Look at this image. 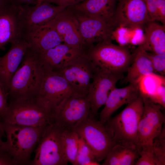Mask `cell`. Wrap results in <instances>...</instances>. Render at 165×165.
I'll list each match as a JSON object with an SVG mask.
<instances>
[{"label": "cell", "mask_w": 165, "mask_h": 165, "mask_svg": "<svg viewBox=\"0 0 165 165\" xmlns=\"http://www.w3.org/2000/svg\"><path fill=\"white\" fill-rule=\"evenodd\" d=\"M11 5L9 0H0V12Z\"/></svg>", "instance_id": "cell-40"}, {"label": "cell", "mask_w": 165, "mask_h": 165, "mask_svg": "<svg viewBox=\"0 0 165 165\" xmlns=\"http://www.w3.org/2000/svg\"><path fill=\"white\" fill-rule=\"evenodd\" d=\"M118 0H84L71 7L101 19L113 29L112 21Z\"/></svg>", "instance_id": "cell-22"}, {"label": "cell", "mask_w": 165, "mask_h": 165, "mask_svg": "<svg viewBox=\"0 0 165 165\" xmlns=\"http://www.w3.org/2000/svg\"><path fill=\"white\" fill-rule=\"evenodd\" d=\"M121 145L116 144L108 153L103 165H120Z\"/></svg>", "instance_id": "cell-31"}, {"label": "cell", "mask_w": 165, "mask_h": 165, "mask_svg": "<svg viewBox=\"0 0 165 165\" xmlns=\"http://www.w3.org/2000/svg\"><path fill=\"white\" fill-rule=\"evenodd\" d=\"M152 146L155 156L156 165H165V128L153 139Z\"/></svg>", "instance_id": "cell-27"}, {"label": "cell", "mask_w": 165, "mask_h": 165, "mask_svg": "<svg viewBox=\"0 0 165 165\" xmlns=\"http://www.w3.org/2000/svg\"><path fill=\"white\" fill-rule=\"evenodd\" d=\"M124 77L123 74L115 73L94 67L87 95L92 115L95 117L110 92L116 87L118 82Z\"/></svg>", "instance_id": "cell-13"}, {"label": "cell", "mask_w": 165, "mask_h": 165, "mask_svg": "<svg viewBox=\"0 0 165 165\" xmlns=\"http://www.w3.org/2000/svg\"><path fill=\"white\" fill-rule=\"evenodd\" d=\"M94 154L84 139L79 137L78 148L74 165H99Z\"/></svg>", "instance_id": "cell-26"}, {"label": "cell", "mask_w": 165, "mask_h": 165, "mask_svg": "<svg viewBox=\"0 0 165 165\" xmlns=\"http://www.w3.org/2000/svg\"><path fill=\"white\" fill-rule=\"evenodd\" d=\"M42 67L43 76L35 99L53 112L65 98L76 92L62 76Z\"/></svg>", "instance_id": "cell-8"}, {"label": "cell", "mask_w": 165, "mask_h": 165, "mask_svg": "<svg viewBox=\"0 0 165 165\" xmlns=\"http://www.w3.org/2000/svg\"><path fill=\"white\" fill-rule=\"evenodd\" d=\"M17 165L6 152H0V165Z\"/></svg>", "instance_id": "cell-37"}, {"label": "cell", "mask_w": 165, "mask_h": 165, "mask_svg": "<svg viewBox=\"0 0 165 165\" xmlns=\"http://www.w3.org/2000/svg\"><path fill=\"white\" fill-rule=\"evenodd\" d=\"M90 113L87 95L75 93L65 98L53 112V122L66 129L74 130Z\"/></svg>", "instance_id": "cell-9"}, {"label": "cell", "mask_w": 165, "mask_h": 165, "mask_svg": "<svg viewBox=\"0 0 165 165\" xmlns=\"http://www.w3.org/2000/svg\"><path fill=\"white\" fill-rule=\"evenodd\" d=\"M143 106L141 93L136 99L106 123L117 144L137 147L138 126Z\"/></svg>", "instance_id": "cell-5"}, {"label": "cell", "mask_w": 165, "mask_h": 165, "mask_svg": "<svg viewBox=\"0 0 165 165\" xmlns=\"http://www.w3.org/2000/svg\"><path fill=\"white\" fill-rule=\"evenodd\" d=\"M22 38L28 42L29 48L38 55L63 42L49 22L24 35Z\"/></svg>", "instance_id": "cell-19"}, {"label": "cell", "mask_w": 165, "mask_h": 165, "mask_svg": "<svg viewBox=\"0 0 165 165\" xmlns=\"http://www.w3.org/2000/svg\"><path fill=\"white\" fill-rule=\"evenodd\" d=\"M45 0H38V3H39V2H41L44 1H45Z\"/></svg>", "instance_id": "cell-41"}, {"label": "cell", "mask_w": 165, "mask_h": 165, "mask_svg": "<svg viewBox=\"0 0 165 165\" xmlns=\"http://www.w3.org/2000/svg\"><path fill=\"white\" fill-rule=\"evenodd\" d=\"M84 0H46V1L50 3H54L57 6L67 7L73 6L79 3Z\"/></svg>", "instance_id": "cell-35"}, {"label": "cell", "mask_w": 165, "mask_h": 165, "mask_svg": "<svg viewBox=\"0 0 165 165\" xmlns=\"http://www.w3.org/2000/svg\"><path fill=\"white\" fill-rule=\"evenodd\" d=\"M13 5L19 7L22 5H34L38 3V0H9Z\"/></svg>", "instance_id": "cell-38"}, {"label": "cell", "mask_w": 165, "mask_h": 165, "mask_svg": "<svg viewBox=\"0 0 165 165\" xmlns=\"http://www.w3.org/2000/svg\"><path fill=\"white\" fill-rule=\"evenodd\" d=\"M141 95L144 106L138 128L137 147L139 151L143 145L152 144L160 133L165 121L162 106L152 101L147 94L141 92Z\"/></svg>", "instance_id": "cell-10"}, {"label": "cell", "mask_w": 165, "mask_h": 165, "mask_svg": "<svg viewBox=\"0 0 165 165\" xmlns=\"http://www.w3.org/2000/svg\"><path fill=\"white\" fill-rule=\"evenodd\" d=\"M18 7V18L22 37L26 34L48 23L66 8L46 1L34 5H22Z\"/></svg>", "instance_id": "cell-12"}, {"label": "cell", "mask_w": 165, "mask_h": 165, "mask_svg": "<svg viewBox=\"0 0 165 165\" xmlns=\"http://www.w3.org/2000/svg\"><path fill=\"white\" fill-rule=\"evenodd\" d=\"M94 70V65L85 52L53 72L62 76L76 93L87 95Z\"/></svg>", "instance_id": "cell-11"}, {"label": "cell", "mask_w": 165, "mask_h": 165, "mask_svg": "<svg viewBox=\"0 0 165 165\" xmlns=\"http://www.w3.org/2000/svg\"><path fill=\"white\" fill-rule=\"evenodd\" d=\"M112 21L115 29L118 27L141 28L149 22L143 0H118Z\"/></svg>", "instance_id": "cell-14"}, {"label": "cell", "mask_w": 165, "mask_h": 165, "mask_svg": "<svg viewBox=\"0 0 165 165\" xmlns=\"http://www.w3.org/2000/svg\"><path fill=\"white\" fill-rule=\"evenodd\" d=\"M64 129L53 122L44 129L38 143L33 165H66L68 162L63 152L62 136Z\"/></svg>", "instance_id": "cell-7"}, {"label": "cell", "mask_w": 165, "mask_h": 165, "mask_svg": "<svg viewBox=\"0 0 165 165\" xmlns=\"http://www.w3.org/2000/svg\"><path fill=\"white\" fill-rule=\"evenodd\" d=\"M86 50L78 47L61 43L38 55L40 61L46 68L54 71L64 66Z\"/></svg>", "instance_id": "cell-20"}, {"label": "cell", "mask_w": 165, "mask_h": 165, "mask_svg": "<svg viewBox=\"0 0 165 165\" xmlns=\"http://www.w3.org/2000/svg\"><path fill=\"white\" fill-rule=\"evenodd\" d=\"M85 54L95 67L118 74L127 72L133 57L126 47L114 44L111 41L94 44Z\"/></svg>", "instance_id": "cell-3"}, {"label": "cell", "mask_w": 165, "mask_h": 165, "mask_svg": "<svg viewBox=\"0 0 165 165\" xmlns=\"http://www.w3.org/2000/svg\"><path fill=\"white\" fill-rule=\"evenodd\" d=\"M67 7L76 18L81 36L88 49L95 43L111 41L114 29L108 24L81 10L70 6Z\"/></svg>", "instance_id": "cell-15"}, {"label": "cell", "mask_w": 165, "mask_h": 165, "mask_svg": "<svg viewBox=\"0 0 165 165\" xmlns=\"http://www.w3.org/2000/svg\"><path fill=\"white\" fill-rule=\"evenodd\" d=\"M145 26L144 41L139 46L147 52L165 54V25L150 21Z\"/></svg>", "instance_id": "cell-23"}, {"label": "cell", "mask_w": 165, "mask_h": 165, "mask_svg": "<svg viewBox=\"0 0 165 165\" xmlns=\"http://www.w3.org/2000/svg\"><path fill=\"white\" fill-rule=\"evenodd\" d=\"M10 81L8 91L10 101L35 99L43 76L38 54L29 47Z\"/></svg>", "instance_id": "cell-1"}, {"label": "cell", "mask_w": 165, "mask_h": 165, "mask_svg": "<svg viewBox=\"0 0 165 165\" xmlns=\"http://www.w3.org/2000/svg\"><path fill=\"white\" fill-rule=\"evenodd\" d=\"M121 145L120 165H133L138 159L139 150L135 145Z\"/></svg>", "instance_id": "cell-28"}, {"label": "cell", "mask_w": 165, "mask_h": 165, "mask_svg": "<svg viewBox=\"0 0 165 165\" xmlns=\"http://www.w3.org/2000/svg\"><path fill=\"white\" fill-rule=\"evenodd\" d=\"M75 130L90 148L98 162L104 160L116 143L106 123L97 120L90 113Z\"/></svg>", "instance_id": "cell-6"}, {"label": "cell", "mask_w": 165, "mask_h": 165, "mask_svg": "<svg viewBox=\"0 0 165 165\" xmlns=\"http://www.w3.org/2000/svg\"><path fill=\"white\" fill-rule=\"evenodd\" d=\"M79 136L74 130L64 129L62 136L63 152L68 162L74 165L78 148Z\"/></svg>", "instance_id": "cell-25"}, {"label": "cell", "mask_w": 165, "mask_h": 165, "mask_svg": "<svg viewBox=\"0 0 165 165\" xmlns=\"http://www.w3.org/2000/svg\"><path fill=\"white\" fill-rule=\"evenodd\" d=\"M133 55L132 61L123 81L129 83H139L142 77L155 72L150 59L139 46Z\"/></svg>", "instance_id": "cell-24"}, {"label": "cell", "mask_w": 165, "mask_h": 165, "mask_svg": "<svg viewBox=\"0 0 165 165\" xmlns=\"http://www.w3.org/2000/svg\"><path fill=\"white\" fill-rule=\"evenodd\" d=\"M141 93L139 83H129L124 87L114 88L110 93L99 116V121L106 123L119 108L136 99Z\"/></svg>", "instance_id": "cell-17"}, {"label": "cell", "mask_w": 165, "mask_h": 165, "mask_svg": "<svg viewBox=\"0 0 165 165\" xmlns=\"http://www.w3.org/2000/svg\"><path fill=\"white\" fill-rule=\"evenodd\" d=\"M144 51L145 55L150 59L155 73L164 75L165 54H157Z\"/></svg>", "instance_id": "cell-30"}, {"label": "cell", "mask_w": 165, "mask_h": 165, "mask_svg": "<svg viewBox=\"0 0 165 165\" xmlns=\"http://www.w3.org/2000/svg\"><path fill=\"white\" fill-rule=\"evenodd\" d=\"M148 12L149 22L157 20V11L159 0H143Z\"/></svg>", "instance_id": "cell-32"}, {"label": "cell", "mask_w": 165, "mask_h": 165, "mask_svg": "<svg viewBox=\"0 0 165 165\" xmlns=\"http://www.w3.org/2000/svg\"><path fill=\"white\" fill-rule=\"evenodd\" d=\"M53 112L35 99L10 101L0 119L3 122L34 127H45L53 122Z\"/></svg>", "instance_id": "cell-4"}, {"label": "cell", "mask_w": 165, "mask_h": 165, "mask_svg": "<svg viewBox=\"0 0 165 165\" xmlns=\"http://www.w3.org/2000/svg\"><path fill=\"white\" fill-rule=\"evenodd\" d=\"M8 92L0 81V119L8 106Z\"/></svg>", "instance_id": "cell-34"}, {"label": "cell", "mask_w": 165, "mask_h": 165, "mask_svg": "<svg viewBox=\"0 0 165 165\" xmlns=\"http://www.w3.org/2000/svg\"><path fill=\"white\" fill-rule=\"evenodd\" d=\"M5 134L2 123L0 119V152H6L5 149V141L2 140V138Z\"/></svg>", "instance_id": "cell-39"}, {"label": "cell", "mask_w": 165, "mask_h": 165, "mask_svg": "<svg viewBox=\"0 0 165 165\" xmlns=\"http://www.w3.org/2000/svg\"><path fill=\"white\" fill-rule=\"evenodd\" d=\"M165 87L164 85H161L159 86L156 92L148 97L154 102L160 105L162 107H165Z\"/></svg>", "instance_id": "cell-33"}, {"label": "cell", "mask_w": 165, "mask_h": 165, "mask_svg": "<svg viewBox=\"0 0 165 165\" xmlns=\"http://www.w3.org/2000/svg\"><path fill=\"white\" fill-rule=\"evenodd\" d=\"M11 44L7 53L0 57V81L8 92L11 79L29 47L28 42L23 38Z\"/></svg>", "instance_id": "cell-18"}, {"label": "cell", "mask_w": 165, "mask_h": 165, "mask_svg": "<svg viewBox=\"0 0 165 165\" xmlns=\"http://www.w3.org/2000/svg\"><path fill=\"white\" fill-rule=\"evenodd\" d=\"M157 20L165 25V0H159L157 11Z\"/></svg>", "instance_id": "cell-36"}, {"label": "cell", "mask_w": 165, "mask_h": 165, "mask_svg": "<svg viewBox=\"0 0 165 165\" xmlns=\"http://www.w3.org/2000/svg\"><path fill=\"white\" fill-rule=\"evenodd\" d=\"M2 122L6 136L5 151L17 165L30 164L32 152L46 126L34 127Z\"/></svg>", "instance_id": "cell-2"}, {"label": "cell", "mask_w": 165, "mask_h": 165, "mask_svg": "<svg viewBox=\"0 0 165 165\" xmlns=\"http://www.w3.org/2000/svg\"><path fill=\"white\" fill-rule=\"evenodd\" d=\"M54 28L64 43L86 50L81 36L78 21L72 12L66 7L49 22Z\"/></svg>", "instance_id": "cell-16"}, {"label": "cell", "mask_w": 165, "mask_h": 165, "mask_svg": "<svg viewBox=\"0 0 165 165\" xmlns=\"http://www.w3.org/2000/svg\"><path fill=\"white\" fill-rule=\"evenodd\" d=\"M18 12L19 7L12 5L0 12V50H4L7 43L22 38Z\"/></svg>", "instance_id": "cell-21"}, {"label": "cell", "mask_w": 165, "mask_h": 165, "mask_svg": "<svg viewBox=\"0 0 165 165\" xmlns=\"http://www.w3.org/2000/svg\"><path fill=\"white\" fill-rule=\"evenodd\" d=\"M139 154L135 165H156L152 144L143 145L139 150Z\"/></svg>", "instance_id": "cell-29"}]
</instances>
